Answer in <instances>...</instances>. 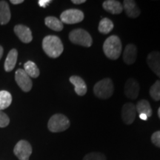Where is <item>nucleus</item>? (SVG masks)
Masks as SVG:
<instances>
[{"label":"nucleus","instance_id":"obj_27","mask_svg":"<svg viewBox=\"0 0 160 160\" xmlns=\"http://www.w3.org/2000/svg\"><path fill=\"white\" fill-rule=\"evenodd\" d=\"M151 141L156 146L160 148V131L153 133L151 136Z\"/></svg>","mask_w":160,"mask_h":160},{"label":"nucleus","instance_id":"obj_15","mask_svg":"<svg viewBox=\"0 0 160 160\" xmlns=\"http://www.w3.org/2000/svg\"><path fill=\"white\" fill-rule=\"evenodd\" d=\"M102 7L105 11L115 15L120 14L124 10L122 4L117 0H106L102 3Z\"/></svg>","mask_w":160,"mask_h":160},{"label":"nucleus","instance_id":"obj_1","mask_svg":"<svg viewBox=\"0 0 160 160\" xmlns=\"http://www.w3.org/2000/svg\"><path fill=\"white\" fill-rule=\"evenodd\" d=\"M42 48L45 53L51 58H57L62 53L64 46L61 39L57 36L49 35L42 40Z\"/></svg>","mask_w":160,"mask_h":160},{"label":"nucleus","instance_id":"obj_20","mask_svg":"<svg viewBox=\"0 0 160 160\" xmlns=\"http://www.w3.org/2000/svg\"><path fill=\"white\" fill-rule=\"evenodd\" d=\"M45 25L48 27L50 29L54 31H62L64 25L61 20L57 19L54 17H47L45 19Z\"/></svg>","mask_w":160,"mask_h":160},{"label":"nucleus","instance_id":"obj_32","mask_svg":"<svg viewBox=\"0 0 160 160\" xmlns=\"http://www.w3.org/2000/svg\"><path fill=\"white\" fill-rule=\"evenodd\" d=\"M3 52H4L3 48L2 47L1 45H0V59H2V55H3Z\"/></svg>","mask_w":160,"mask_h":160},{"label":"nucleus","instance_id":"obj_28","mask_svg":"<svg viewBox=\"0 0 160 160\" xmlns=\"http://www.w3.org/2000/svg\"><path fill=\"white\" fill-rule=\"evenodd\" d=\"M51 2V0H39V1L38 2L39 5L40 7H42V8H46Z\"/></svg>","mask_w":160,"mask_h":160},{"label":"nucleus","instance_id":"obj_29","mask_svg":"<svg viewBox=\"0 0 160 160\" xmlns=\"http://www.w3.org/2000/svg\"><path fill=\"white\" fill-rule=\"evenodd\" d=\"M85 0H72V2L76 5H80V4L85 3Z\"/></svg>","mask_w":160,"mask_h":160},{"label":"nucleus","instance_id":"obj_30","mask_svg":"<svg viewBox=\"0 0 160 160\" xmlns=\"http://www.w3.org/2000/svg\"><path fill=\"white\" fill-rule=\"evenodd\" d=\"M23 0H11V2L13 5H18V4H21L23 2Z\"/></svg>","mask_w":160,"mask_h":160},{"label":"nucleus","instance_id":"obj_23","mask_svg":"<svg viewBox=\"0 0 160 160\" xmlns=\"http://www.w3.org/2000/svg\"><path fill=\"white\" fill-rule=\"evenodd\" d=\"M12 102V96L8 91H0V111L8 108Z\"/></svg>","mask_w":160,"mask_h":160},{"label":"nucleus","instance_id":"obj_26","mask_svg":"<svg viewBox=\"0 0 160 160\" xmlns=\"http://www.w3.org/2000/svg\"><path fill=\"white\" fill-rule=\"evenodd\" d=\"M10 119L7 114L0 111V128H5L9 125Z\"/></svg>","mask_w":160,"mask_h":160},{"label":"nucleus","instance_id":"obj_5","mask_svg":"<svg viewBox=\"0 0 160 160\" xmlns=\"http://www.w3.org/2000/svg\"><path fill=\"white\" fill-rule=\"evenodd\" d=\"M69 39L73 44L89 48L93 44L91 36L88 31L82 28L74 29L69 33Z\"/></svg>","mask_w":160,"mask_h":160},{"label":"nucleus","instance_id":"obj_7","mask_svg":"<svg viewBox=\"0 0 160 160\" xmlns=\"http://www.w3.org/2000/svg\"><path fill=\"white\" fill-rule=\"evenodd\" d=\"M13 153L19 160H29L32 153V147L26 140H20L15 145Z\"/></svg>","mask_w":160,"mask_h":160},{"label":"nucleus","instance_id":"obj_33","mask_svg":"<svg viewBox=\"0 0 160 160\" xmlns=\"http://www.w3.org/2000/svg\"><path fill=\"white\" fill-rule=\"evenodd\" d=\"M158 116H159V119H160V107H159V110H158Z\"/></svg>","mask_w":160,"mask_h":160},{"label":"nucleus","instance_id":"obj_25","mask_svg":"<svg viewBox=\"0 0 160 160\" xmlns=\"http://www.w3.org/2000/svg\"><path fill=\"white\" fill-rule=\"evenodd\" d=\"M83 160H106L105 156L99 152H92L88 153L83 158Z\"/></svg>","mask_w":160,"mask_h":160},{"label":"nucleus","instance_id":"obj_31","mask_svg":"<svg viewBox=\"0 0 160 160\" xmlns=\"http://www.w3.org/2000/svg\"><path fill=\"white\" fill-rule=\"evenodd\" d=\"M139 118H140V119H141L145 120V121H146V120L148 119V117L147 116H146L145 114H140V115H139Z\"/></svg>","mask_w":160,"mask_h":160},{"label":"nucleus","instance_id":"obj_10","mask_svg":"<svg viewBox=\"0 0 160 160\" xmlns=\"http://www.w3.org/2000/svg\"><path fill=\"white\" fill-rule=\"evenodd\" d=\"M125 95L128 99H136L139 96V85L137 80L134 79H128L125 85Z\"/></svg>","mask_w":160,"mask_h":160},{"label":"nucleus","instance_id":"obj_16","mask_svg":"<svg viewBox=\"0 0 160 160\" xmlns=\"http://www.w3.org/2000/svg\"><path fill=\"white\" fill-rule=\"evenodd\" d=\"M123 9L125 10L126 15L130 18H137L141 13L136 2L133 0H125L123 2Z\"/></svg>","mask_w":160,"mask_h":160},{"label":"nucleus","instance_id":"obj_19","mask_svg":"<svg viewBox=\"0 0 160 160\" xmlns=\"http://www.w3.org/2000/svg\"><path fill=\"white\" fill-rule=\"evenodd\" d=\"M137 112L139 114H145L148 117L152 116V109L148 101L145 99H142L139 101L136 105Z\"/></svg>","mask_w":160,"mask_h":160},{"label":"nucleus","instance_id":"obj_21","mask_svg":"<svg viewBox=\"0 0 160 160\" xmlns=\"http://www.w3.org/2000/svg\"><path fill=\"white\" fill-rule=\"evenodd\" d=\"M24 71L25 73L32 78H37L39 76V70L37 65L32 61H28L24 65Z\"/></svg>","mask_w":160,"mask_h":160},{"label":"nucleus","instance_id":"obj_2","mask_svg":"<svg viewBox=\"0 0 160 160\" xmlns=\"http://www.w3.org/2000/svg\"><path fill=\"white\" fill-rule=\"evenodd\" d=\"M103 51L108 59H117L122 52V42L119 37L116 35H112L106 39L103 44Z\"/></svg>","mask_w":160,"mask_h":160},{"label":"nucleus","instance_id":"obj_8","mask_svg":"<svg viewBox=\"0 0 160 160\" xmlns=\"http://www.w3.org/2000/svg\"><path fill=\"white\" fill-rule=\"evenodd\" d=\"M15 80L17 85L24 92H29L32 88L33 83L29 77L24 69H18L15 73Z\"/></svg>","mask_w":160,"mask_h":160},{"label":"nucleus","instance_id":"obj_4","mask_svg":"<svg viewBox=\"0 0 160 160\" xmlns=\"http://www.w3.org/2000/svg\"><path fill=\"white\" fill-rule=\"evenodd\" d=\"M70 125H71V123L68 117L61 113H57V114L52 116L48 123V130L53 133L65 131L69 128Z\"/></svg>","mask_w":160,"mask_h":160},{"label":"nucleus","instance_id":"obj_22","mask_svg":"<svg viewBox=\"0 0 160 160\" xmlns=\"http://www.w3.org/2000/svg\"><path fill=\"white\" fill-rule=\"evenodd\" d=\"M113 27H114V25H113V22L111 19L108 18H103L99 22L98 30L101 33L108 34L113 29Z\"/></svg>","mask_w":160,"mask_h":160},{"label":"nucleus","instance_id":"obj_12","mask_svg":"<svg viewBox=\"0 0 160 160\" xmlns=\"http://www.w3.org/2000/svg\"><path fill=\"white\" fill-rule=\"evenodd\" d=\"M14 32L18 38L24 43H30L33 40L31 29L23 25H17L14 27Z\"/></svg>","mask_w":160,"mask_h":160},{"label":"nucleus","instance_id":"obj_9","mask_svg":"<svg viewBox=\"0 0 160 160\" xmlns=\"http://www.w3.org/2000/svg\"><path fill=\"white\" fill-rule=\"evenodd\" d=\"M121 116L124 123L126 125H131L134 122L137 116L136 105L131 102L125 104L122 108Z\"/></svg>","mask_w":160,"mask_h":160},{"label":"nucleus","instance_id":"obj_3","mask_svg":"<svg viewBox=\"0 0 160 160\" xmlns=\"http://www.w3.org/2000/svg\"><path fill=\"white\" fill-rule=\"evenodd\" d=\"M114 91V86L112 80L109 78L102 79L95 84L93 93L96 97L102 99H107L111 97Z\"/></svg>","mask_w":160,"mask_h":160},{"label":"nucleus","instance_id":"obj_6","mask_svg":"<svg viewBox=\"0 0 160 160\" xmlns=\"http://www.w3.org/2000/svg\"><path fill=\"white\" fill-rule=\"evenodd\" d=\"M85 15L79 9H68L63 11L60 15V20L62 23L73 25L83 21Z\"/></svg>","mask_w":160,"mask_h":160},{"label":"nucleus","instance_id":"obj_24","mask_svg":"<svg viewBox=\"0 0 160 160\" xmlns=\"http://www.w3.org/2000/svg\"><path fill=\"white\" fill-rule=\"evenodd\" d=\"M149 93L152 99L155 101L160 100V80H157L150 88Z\"/></svg>","mask_w":160,"mask_h":160},{"label":"nucleus","instance_id":"obj_17","mask_svg":"<svg viewBox=\"0 0 160 160\" xmlns=\"http://www.w3.org/2000/svg\"><path fill=\"white\" fill-rule=\"evenodd\" d=\"M11 17L8 3L6 1H0V25H6L8 23Z\"/></svg>","mask_w":160,"mask_h":160},{"label":"nucleus","instance_id":"obj_11","mask_svg":"<svg viewBox=\"0 0 160 160\" xmlns=\"http://www.w3.org/2000/svg\"><path fill=\"white\" fill-rule=\"evenodd\" d=\"M147 63L151 71L160 78V53L153 51L148 55Z\"/></svg>","mask_w":160,"mask_h":160},{"label":"nucleus","instance_id":"obj_14","mask_svg":"<svg viewBox=\"0 0 160 160\" xmlns=\"http://www.w3.org/2000/svg\"><path fill=\"white\" fill-rule=\"evenodd\" d=\"M70 82L72 85H74V91L78 96L82 97L86 94L88 88L83 79L79 76H72L70 77Z\"/></svg>","mask_w":160,"mask_h":160},{"label":"nucleus","instance_id":"obj_13","mask_svg":"<svg viewBox=\"0 0 160 160\" xmlns=\"http://www.w3.org/2000/svg\"><path fill=\"white\" fill-rule=\"evenodd\" d=\"M137 58V48L133 44L126 45L123 53V60L127 65H132Z\"/></svg>","mask_w":160,"mask_h":160},{"label":"nucleus","instance_id":"obj_18","mask_svg":"<svg viewBox=\"0 0 160 160\" xmlns=\"http://www.w3.org/2000/svg\"><path fill=\"white\" fill-rule=\"evenodd\" d=\"M18 58V51L17 49H12L9 51L8 54L7 56L5 62V70L7 72H11L15 68L16 64L17 62Z\"/></svg>","mask_w":160,"mask_h":160}]
</instances>
